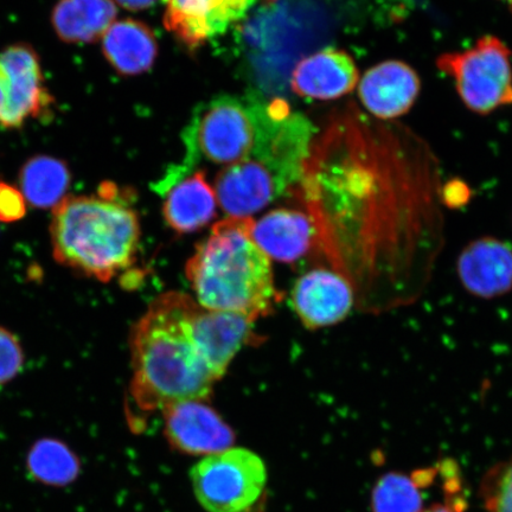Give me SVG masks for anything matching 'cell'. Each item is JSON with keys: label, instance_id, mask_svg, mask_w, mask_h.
<instances>
[{"label": "cell", "instance_id": "cell-9", "mask_svg": "<svg viewBox=\"0 0 512 512\" xmlns=\"http://www.w3.org/2000/svg\"><path fill=\"white\" fill-rule=\"evenodd\" d=\"M49 105L40 59L27 44L0 53V126L21 127Z\"/></svg>", "mask_w": 512, "mask_h": 512}, {"label": "cell", "instance_id": "cell-18", "mask_svg": "<svg viewBox=\"0 0 512 512\" xmlns=\"http://www.w3.org/2000/svg\"><path fill=\"white\" fill-rule=\"evenodd\" d=\"M163 196L164 219L179 234L194 233L216 216L219 202L202 171L175 183Z\"/></svg>", "mask_w": 512, "mask_h": 512}, {"label": "cell", "instance_id": "cell-3", "mask_svg": "<svg viewBox=\"0 0 512 512\" xmlns=\"http://www.w3.org/2000/svg\"><path fill=\"white\" fill-rule=\"evenodd\" d=\"M254 220L217 222L185 267L196 302L204 309L266 317L277 304L272 261L252 236Z\"/></svg>", "mask_w": 512, "mask_h": 512}, {"label": "cell", "instance_id": "cell-29", "mask_svg": "<svg viewBox=\"0 0 512 512\" xmlns=\"http://www.w3.org/2000/svg\"><path fill=\"white\" fill-rule=\"evenodd\" d=\"M120 6L126 10L140 11L151 8L156 0H115Z\"/></svg>", "mask_w": 512, "mask_h": 512}, {"label": "cell", "instance_id": "cell-13", "mask_svg": "<svg viewBox=\"0 0 512 512\" xmlns=\"http://www.w3.org/2000/svg\"><path fill=\"white\" fill-rule=\"evenodd\" d=\"M254 320L239 313L196 306L192 335L201 356L217 381L227 373L238 352L251 341Z\"/></svg>", "mask_w": 512, "mask_h": 512}, {"label": "cell", "instance_id": "cell-24", "mask_svg": "<svg viewBox=\"0 0 512 512\" xmlns=\"http://www.w3.org/2000/svg\"><path fill=\"white\" fill-rule=\"evenodd\" d=\"M480 497L486 512H512V458L486 473Z\"/></svg>", "mask_w": 512, "mask_h": 512}, {"label": "cell", "instance_id": "cell-12", "mask_svg": "<svg viewBox=\"0 0 512 512\" xmlns=\"http://www.w3.org/2000/svg\"><path fill=\"white\" fill-rule=\"evenodd\" d=\"M355 297L354 287L343 274L318 268L297 280L292 305L306 328L316 330L347 318Z\"/></svg>", "mask_w": 512, "mask_h": 512}, {"label": "cell", "instance_id": "cell-11", "mask_svg": "<svg viewBox=\"0 0 512 512\" xmlns=\"http://www.w3.org/2000/svg\"><path fill=\"white\" fill-rule=\"evenodd\" d=\"M165 27L196 49L240 21L260 0H163ZM267 3L273 0H266Z\"/></svg>", "mask_w": 512, "mask_h": 512}, {"label": "cell", "instance_id": "cell-2", "mask_svg": "<svg viewBox=\"0 0 512 512\" xmlns=\"http://www.w3.org/2000/svg\"><path fill=\"white\" fill-rule=\"evenodd\" d=\"M196 300L181 292L153 300L131 335L132 405L163 412L178 402L208 400L217 381L192 335Z\"/></svg>", "mask_w": 512, "mask_h": 512}, {"label": "cell", "instance_id": "cell-5", "mask_svg": "<svg viewBox=\"0 0 512 512\" xmlns=\"http://www.w3.org/2000/svg\"><path fill=\"white\" fill-rule=\"evenodd\" d=\"M275 115L277 101L265 102L256 96L224 95L198 107L183 132V163L171 166L155 185L156 191L165 194L201 160L229 166L251 158L270 133Z\"/></svg>", "mask_w": 512, "mask_h": 512}, {"label": "cell", "instance_id": "cell-22", "mask_svg": "<svg viewBox=\"0 0 512 512\" xmlns=\"http://www.w3.org/2000/svg\"><path fill=\"white\" fill-rule=\"evenodd\" d=\"M438 472L437 465L413 475L387 473L375 485L371 509L373 512H421L424 510L422 491L434 483Z\"/></svg>", "mask_w": 512, "mask_h": 512}, {"label": "cell", "instance_id": "cell-30", "mask_svg": "<svg viewBox=\"0 0 512 512\" xmlns=\"http://www.w3.org/2000/svg\"><path fill=\"white\" fill-rule=\"evenodd\" d=\"M505 5L508 6V9L512 12V0H501Z\"/></svg>", "mask_w": 512, "mask_h": 512}, {"label": "cell", "instance_id": "cell-16", "mask_svg": "<svg viewBox=\"0 0 512 512\" xmlns=\"http://www.w3.org/2000/svg\"><path fill=\"white\" fill-rule=\"evenodd\" d=\"M358 70L343 50L328 48L300 62L293 72V92L306 98L331 100L354 91Z\"/></svg>", "mask_w": 512, "mask_h": 512}, {"label": "cell", "instance_id": "cell-28", "mask_svg": "<svg viewBox=\"0 0 512 512\" xmlns=\"http://www.w3.org/2000/svg\"><path fill=\"white\" fill-rule=\"evenodd\" d=\"M472 191L464 181L452 179L441 187L440 200L448 209L464 208L470 202Z\"/></svg>", "mask_w": 512, "mask_h": 512}, {"label": "cell", "instance_id": "cell-27", "mask_svg": "<svg viewBox=\"0 0 512 512\" xmlns=\"http://www.w3.org/2000/svg\"><path fill=\"white\" fill-rule=\"evenodd\" d=\"M27 214V201L22 191L0 182V222H16Z\"/></svg>", "mask_w": 512, "mask_h": 512}, {"label": "cell", "instance_id": "cell-21", "mask_svg": "<svg viewBox=\"0 0 512 512\" xmlns=\"http://www.w3.org/2000/svg\"><path fill=\"white\" fill-rule=\"evenodd\" d=\"M70 179L68 166L62 160L36 156L29 159L19 172V188L32 207L56 208L66 198Z\"/></svg>", "mask_w": 512, "mask_h": 512}, {"label": "cell", "instance_id": "cell-15", "mask_svg": "<svg viewBox=\"0 0 512 512\" xmlns=\"http://www.w3.org/2000/svg\"><path fill=\"white\" fill-rule=\"evenodd\" d=\"M420 89L419 75L409 64L390 60L377 64L363 76L360 98L375 117L392 120L411 111Z\"/></svg>", "mask_w": 512, "mask_h": 512}, {"label": "cell", "instance_id": "cell-7", "mask_svg": "<svg viewBox=\"0 0 512 512\" xmlns=\"http://www.w3.org/2000/svg\"><path fill=\"white\" fill-rule=\"evenodd\" d=\"M190 478L208 512H247L264 495L267 469L258 454L232 447L204 457L192 467Z\"/></svg>", "mask_w": 512, "mask_h": 512}, {"label": "cell", "instance_id": "cell-1", "mask_svg": "<svg viewBox=\"0 0 512 512\" xmlns=\"http://www.w3.org/2000/svg\"><path fill=\"white\" fill-rule=\"evenodd\" d=\"M441 187L424 142L360 113L312 144L298 190L366 309L412 305L430 284L445 243Z\"/></svg>", "mask_w": 512, "mask_h": 512}, {"label": "cell", "instance_id": "cell-4", "mask_svg": "<svg viewBox=\"0 0 512 512\" xmlns=\"http://www.w3.org/2000/svg\"><path fill=\"white\" fill-rule=\"evenodd\" d=\"M128 200L112 183L102 184L98 196L64 198L50 224L56 261L101 283L132 266L140 222Z\"/></svg>", "mask_w": 512, "mask_h": 512}, {"label": "cell", "instance_id": "cell-19", "mask_svg": "<svg viewBox=\"0 0 512 512\" xmlns=\"http://www.w3.org/2000/svg\"><path fill=\"white\" fill-rule=\"evenodd\" d=\"M102 51L108 63L123 76L147 72L155 63L158 44L145 23L127 18L114 22L102 37Z\"/></svg>", "mask_w": 512, "mask_h": 512}, {"label": "cell", "instance_id": "cell-14", "mask_svg": "<svg viewBox=\"0 0 512 512\" xmlns=\"http://www.w3.org/2000/svg\"><path fill=\"white\" fill-rule=\"evenodd\" d=\"M457 273L472 296L503 297L512 291V247L494 236L472 240L459 254Z\"/></svg>", "mask_w": 512, "mask_h": 512}, {"label": "cell", "instance_id": "cell-8", "mask_svg": "<svg viewBox=\"0 0 512 512\" xmlns=\"http://www.w3.org/2000/svg\"><path fill=\"white\" fill-rule=\"evenodd\" d=\"M300 182L275 166L248 158L226 166L215 181V194L228 217L252 219V215L278 200Z\"/></svg>", "mask_w": 512, "mask_h": 512}, {"label": "cell", "instance_id": "cell-20", "mask_svg": "<svg viewBox=\"0 0 512 512\" xmlns=\"http://www.w3.org/2000/svg\"><path fill=\"white\" fill-rule=\"evenodd\" d=\"M117 14L113 0H60L51 23L64 42L93 43L105 36Z\"/></svg>", "mask_w": 512, "mask_h": 512}, {"label": "cell", "instance_id": "cell-25", "mask_svg": "<svg viewBox=\"0 0 512 512\" xmlns=\"http://www.w3.org/2000/svg\"><path fill=\"white\" fill-rule=\"evenodd\" d=\"M443 470V482L445 501L435 503L421 512H465L466 499L463 494V482L456 463L451 459L441 462Z\"/></svg>", "mask_w": 512, "mask_h": 512}, {"label": "cell", "instance_id": "cell-23", "mask_svg": "<svg viewBox=\"0 0 512 512\" xmlns=\"http://www.w3.org/2000/svg\"><path fill=\"white\" fill-rule=\"evenodd\" d=\"M28 467L38 482L62 486L73 483L80 472L76 454L60 440L46 438L31 447Z\"/></svg>", "mask_w": 512, "mask_h": 512}, {"label": "cell", "instance_id": "cell-6", "mask_svg": "<svg viewBox=\"0 0 512 512\" xmlns=\"http://www.w3.org/2000/svg\"><path fill=\"white\" fill-rule=\"evenodd\" d=\"M437 66L473 113L486 115L512 105L511 51L498 37L485 35L470 49L440 55Z\"/></svg>", "mask_w": 512, "mask_h": 512}, {"label": "cell", "instance_id": "cell-10", "mask_svg": "<svg viewBox=\"0 0 512 512\" xmlns=\"http://www.w3.org/2000/svg\"><path fill=\"white\" fill-rule=\"evenodd\" d=\"M163 414L166 438L179 452L208 457L234 445L232 428L204 401L178 402Z\"/></svg>", "mask_w": 512, "mask_h": 512}, {"label": "cell", "instance_id": "cell-17", "mask_svg": "<svg viewBox=\"0 0 512 512\" xmlns=\"http://www.w3.org/2000/svg\"><path fill=\"white\" fill-rule=\"evenodd\" d=\"M252 236L271 260L294 262L310 251L318 238V229L310 214L277 209L254 222Z\"/></svg>", "mask_w": 512, "mask_h": 512}, {"label": "cell", "instance_id": "cell-26", "mask_svg": "<svg viewBox=\"0 0 512 512\" xmlns=\"http://www.w3.org/2000/svg\"><path fill=\"white\" fill-rule=\"evenodd\" d=\"M24 366V352L18 338L0 326V386L14 380Z\"/></svg>", "mask_w": 512, "mask_h": 512}]
</instances>
